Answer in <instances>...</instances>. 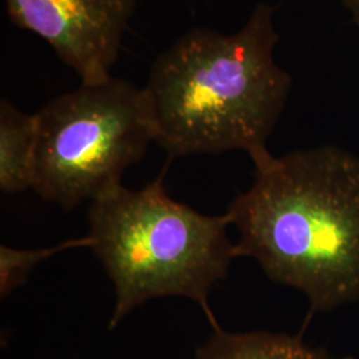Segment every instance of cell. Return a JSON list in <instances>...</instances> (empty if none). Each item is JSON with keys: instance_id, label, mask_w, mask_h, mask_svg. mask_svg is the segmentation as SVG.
<instances>
[{"instance_id": "cell-1", "label": "cell", "mask_w": 359, "mask_h": 359, "mask_svg": "<svg viewBox=\"0 0 359 359\" xmlns=\"http://www.w3.org/2000/svg\"><path fill=\"white\" fill-rule=\"evenodd\" d=\"M253 164V185L226 212L238 257L305 294L311 314L359 301L358 154L322 145Z\"/></svg>"}, {"instance_id": "cell-2", "label": "cell", "mask_w": 359, "mask_h": 359, "mask_svg": "<svg viewBox=\"0 0 359 359\" xmlns=\"http://www.w3.org/2000/svg\"><path fill=\"white\" fill-rule=\"evenodd\" d=\"M274 11L258 4L231 35L193 28L156 59L144 90L154 142L169 160L244 151L253 161L269 152L292 90V76L274 59Z\"/></svg>"}, {"instance_id": "cell-3", "label": "cell", "mask_w": 359, "mask_h": 359, "mask_svg": "<svg viewBox=\"0 0 359 359\" xmlns=\"http://www.w3.org/2000/svg\"><path fill=\"white\" fill-rule=\"evenodd\" d=\"M164 176L165 170L139 191L121 185L90 203V249L115 287L109 330L147 301L175 295L192 299L218 326L209 293L238 257L228 234L231 217L173 200Z\"/></svg>"}, {"instance_id": "cell-4", "label": "cell", "mask_w": 359, "mask_h": 359, "mask_svg": "<svg viewBox=\"0 0 359 359\" xmlns=\"http://www.w3.org/2000/svg\"><path fill=\"white\" fill-rule=\"evenodd\" d=\"M38 118L32 189L65 210L121 187L156 137L145 90L114 76L52 99Z\"/></svg>"}, {"instance_id": "cell-5", "label": "cell", "mask_w": 359, "mask_h": 359, "mask_svg": "<svg viewBox=\"0 0 359 359\" xmlns=\"http://www.w3.org/2000/svg\"><path fill=\"white\" fill-rule=\"evenodd\" d=\"M10 20L43 39L81 83L112 76L136 0H4Z\"/></svg>"}, {"instance_id": "cell-6", "label": "cell", "mask_w": 359, "mask_h": 359, "mask_svg": "<svg viewBox=\"0 0 359 359\" xmlns=\"http://www.w3.org/2000/svg\"><path fill=\"white\" fill-rule=\"evenodd\" d=\"M38 133V114H25L6 99L0 102L1 192L16 194L34 188Z\"/></svg>"}, {"instance_id": "cell-7", "label": "cell", "mask_w": 359, "mask_h": 359, "mask_svg": "<svg viewBox=\"0 0 359 359\" xmlns=\"http://www.w3.org/2000/svg\"><path fill=\"white\" fill-rule=\"evenodd\" d=\"M212 329L197 348L196 359H353L337 358L325 348L309 347L302 333L297 337L269 332L229 333L219 325Z\"/></svg>"}, {"instance_id": "cell-8", "label": "cell", "mask_w": 359, "mask_h": 359, "mask_svg": "<svg viewBox=\"0 0 359 359\" xmlns=\"http://www.w3.org/2000/svg\"><path fill=\"white\" fill-rule=\"evenodd\" d=\"M92 240L88 236L81 238L67 240L62 244L20 250L7 245L0 246V297L6 298L13 293L15 289L25 285L31 271L38 266L40 262L48 259L67 249L74 248H90Z\"/></svg>"}, {"instance_id": "cell-9", "label": "cell", "mask_w": 359, "mask_h": 359, "mask_svg": "<svg viewBox=\"0 0 359 359\" xmlns=\"http://www.w3.org/2000/svg\"><path fill=\"white\" fill-rule=\"evenodd\" d=\"M341 3L350 13L354 25L359 28V0H341Z\"/></svg>"}]
</instances>
